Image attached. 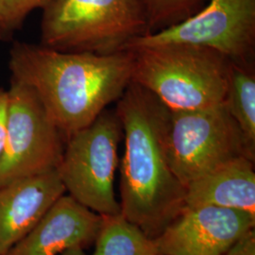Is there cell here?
Returning a JSON list of instances; mask_svg holds the SVG:
<instances>
[{
  "label": "cell",
  "instance_id": "obj_13",
  "mask_svg": "<svg viewBox=\"0 0 255 255\" xmlns=\"http://www.w3.org/2000/svg\"><path fill=\"white\" fill-rule=\"evenodd\" d=\"M248 62H232L225 104L237 122L249 157L255 159V75Z\"/></svg>",
  "mask_w": 255,
  "mask_h": 255
},
{
  "label": "cell",
  "instance_id": "obj_6",
  "mask_svg": "<svg viewBox=\"0 0 255 255\" xmlns=\"http://www.w3.org/2000/svg\"><path fill=\"white\" fill-rule=\"evenodd\" d=\"M165 152L171 170L185 187L239 156L251 159L225 102L201 109L170 110Z\"/></svg>",
  "mask_w": 255,
  "mask_h": 255
},
{
  "label": "cell",
  "instance_id": "obj_18",
  "mask_svg": "<svg viewBox=\"0 0 255 255\" xmlns=\"http://www.w3.org/2000/svg\"><path fill=\"white\" fill-rule=\"evenodd\" d=\"M9 115V94L8 91L0 88V155L2 153L3 146L6 138L7 125Z\"/></svg>",
  "mask_w": 255,
  "mask_h": 255
},
{
  "label": "cell",
  "instance_id": "obj_1",
  "mask_svg": "<svg viewBox=\"0 0 255 255\" xmlns=\"http://www.w3.org/2000/svg\"><path fill=\"white\" fill-rule=\"evenodd\" d=\"M11 80L30 87L65 140L87 127L131 82L129 50L113 54L64 52L16 42L9 50Z\"/></svg>",
  "mask_w": 255,
  "mask_h": 255
},
{
  "label": "cell",
  "instance_id": "obj_9",
  "mask_svg": "<svg viewBox=\"0 0 255 255\" xmlns=\"http://www.w3.org/2000/svg\"><path fill=\"white\" fill-rule=\"evenodd\" d=\"M255 226V216L243 211L184 208L153 240L159 255H224Z\"/></svg>",
  "mask_w": 255,
  "mask_h": 255
},
{
  "label": "cell",
  "instance_id": "obj_17",
  "mask_svg": "<svg viewBox=\"0 0 255 255\" xmlns=\"http://www.w3.org/2000/svg\"><path fill=\"white\" fill-rule=\"evenodd\" d=\"M224 255H255V229L250 230Z\"/></svg>",
  "mask_w": 255,
  "mask_h": 255
},
{
  "label": "cell",
  "instance_id": "obj_12",
  "mask_svg": "<svg viewBox=\"0 0 255 255\" xmlns=\"http://www.w3.org/2000/svg\"><path fill=\"white\" fill-rule=\"evenodd\" d=\"M216 206L255 216V162L239 156L185 187V208Z\"/></svg>",
  "mask_w": 255,
  "mask_h": 255
},
{
  "label": "cell",
  "instance_id": "obj_8",
  "mask_svg": "<svg viewBox=\"0 0 255 255\" xmlns=\"http://www.w3.org/2000/svg\"><path fill=\"white\" fill-rule=\"evenodd\" d=\"M164 44L205 46L232 62H248L255 50V0H209L182 23L137 37L126 50Z\"/></svg>",
  "mask_w": 255,
  "mask_h": 255
},
{
  "label": "cell",
  "instance_id": "obj_7",
  "mask_svg": "<svg viewBox=\"0 0 255 255\" xmlns=\"http://www.w3.org/2000/svg\"><path fill=\"white\" fill-rule=\"evenodd\" d=\"M5 143L0 155V186L57 169L65 138L34 91L11 80Z\"/></svg>",
  "mask_w": 255,
  "mask_h": 255
},
{
  "label": "cell",
  "instance_id": "obj_10",
  "mask_svg": "<svg viewBox=\"0 0 255 255\" xmlns=\"http://www.w3.org/2000/svg\"><path fill=\"white\" fill-rule=\"evenodd\" d=\"M101 222L102 216L65 193L5 255H62L83 249L96 240Z\"/></svg>",
  "mask_w": 255,
  "mask_h": 255
},
{
  "label": "cell",
  "instance_id": "obj_3",
  "mask_svg": "<svg viewBox=\"0 0 255 255\" xmlns=\"http://www.w3.org/2000/svg\"><path fill=\"white\" fill-rule=\"evenodd\" d=\"M131 82L150 92L171 111L194 110L225 101L232 61L219 51L188 44L130 49Z\"/></svg>",
  "mask_w": 255,
  "mask_h": 255
},
{
  "label": "cell",
  "instance_id": "obj_2",
  "mask_svg": "<svg viewBox=\"0 0 255 255\" xmlns=\"http://www.w3.org/2000/svg\"><path fill=\"white\" fill-rule=\"evenodd\" d=\"M116 113L125 138L121 215L155 239L185 208V186L171 170L165 152L170 110L150 92L130 82L118 101Z\"/></svg>",
  "mask_w": 255,
  "mask_h": 255
},
{
  "label": "cell",
  "instance_id": "obj_15",
  "mask_svg": "<svg viewBox=\"0 0 255 255\" xmlns=\"http://www.w3.org/2000/svg\"><path fill=\"white\" fill-rule=\"evenodd\" d=\"M146 16L147 32L173 27L200 11L209 0H138Z\"/></svg>",
  "mask_w": 255,
  "mask_h": 255
},
{
  "label": "cell",
  "instance_id": "obj_11",
  "mask_svg": "<svg viewBox=\"0 0 255 255\" xmlns=\"http://www.w3.org/2000/svg\"><path fill=\"white\" fill-rule=\"evenodd\" d=\"M57 169L0 186V255H5L65 194Z\"/></svg>",
  "mask_w": 255,
  "mask_h": 255
},
{
  "label": "cell",
  "instance_id": "obj_16",
  "mask_svg": "<svg viewBox=\"0 0 255 255\" xmlns=\"http://www.w3.org/2000/svg\"><path fill=\"white\" fill-rule=\"evenodd\" d=\"M51 0H0V24L8 34L23 25L35 9H43Z\"/></svg>",
  "mask_w": 255,
  "mask_h": 255
},
{
  "label": "cell",
  "instance_id": "obj_5",
  "mask_svg": "<svg viewBox=\"0 0 255 255\" xmlns=\"http://www.w3.org/2000/svg\"><path fill=\"white\" fill-rule=\"evenodd\" d=\"M122 134L116 111L105 110L89 126L66 139L57 166L65 192L101 216L121 214L114 182Z\"/></svg>",
  "mask_w": 255,
  "mask_h": 255
},
{
  "label": "cell",
  "instance_id": "obj_19",
  "mask_svg": "<svg viewBox=\"0 0 255 255\" xmlns=\"http://www.w3.org/2000/svg\"><path fill=\"white\" fill-rule=\"evenodd\" d=\"M62 255H85V254H84V251L82 248H75V249H71V250L65 252Z\"/></svg>",
  "mask_w": 255,
  "mask_h": 255
},
{
  "label": "cell",
  "instance_id": "obj_4",
  "mask_svg": "<svg viewBox=\"0 0 255 255\" xmlns=\"http://www.w3.org/2000/svg\"><path fill=\"white\" fill-rule=\"evenodd\" d=\"M146 32L138 0H51L43 9L40 45L64 52L113 54Z\"/></svg>",
  "mask_w": 255,
  "mask_h": 255
},
{
  "label": "cell",
  "instance_id": "obj_14",
  "mask_svg": "<svg viewBox=\"0 0 255 255\" xmlns=\"http://www.w3.org/2000/svg\"><path fill=\"white\" fill-rule=\"evenodd\" d=\"M92 255H159L154 240L121 214L102 216Z\"/></svg>",
  "mask_w": 255,
  "mask_h": 255
},
{
  "label": "cell",
  "instance_id": "obj_20",
  "mask_svg": "<svg viewBox=\"0 0 255 255\" xmlns=\"http://www.w3.org/2000/svg\"><path fill=\"white\" fill-rule=\"evenodd\" d=\"M7 36H9V34L5 31V29L3 28V27H2L1 24H0V41L3 40V39H5Z\"/></svg>",
  "mask_w": 255,
  "mask_h": 255
}]
</instances>
